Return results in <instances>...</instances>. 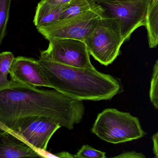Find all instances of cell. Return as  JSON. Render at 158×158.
Returning a JSON list of instances; mask_svg holds the SVG:
<instances>
[{
	"label": "cell",
	"instance_id": "ac0fdd59",
	"mask_svg": "<svg viewBox=\"0 0 158 158\" xmlns=\"http://www.w3.org/2000/svg\"><path fill=\"white\" fill-rule=\"evenodd\" d=\"M110 158H147L144 154L135 151L124 152L120 155Z\"/></svg>",
	"mask_w": 158,
	"mask_h": 158
},
{
	"label": "cell",
	"instance_id": "52a82bcc",
	"mask_svg": "<svg viewBox=\"0 0 158 158\" xmlns=\"http://www.w3.org/2000/svg\"><path fill=\"white\" fill-rule=\"evenodd\" d=\"M61 126L48 118L30 117L19 120L11 128H2L22 138L35 149L46 150L48 143Z\"/></svg>",
	"mask_w": 158,
	"mask_h": 158
},
{
	"label": "cell",
	"instance_id": "ba28073f",
	"mask_svg": "<svg viewBox=\"0 0 158 158\" xmlns=\"http://www.w3.org/2000/svg\"><path fill=\"white\" fill-rule=\"evenodd\" d=\"M49 42L48 48L41 51L40 55L68 66L83 69L93 66L83 42L70 39L53 40Z\"/></svg>",
	"mask_w": 158,
	"mask_h": 158
},
{
	"label": "cell",
	"instance_id": "9c48e42d",
	"mask_svg": "<svg viewBox=\"0 0 158 158\" xmlns=\"http://www.w3.org/2000/svg\"><path fill=\"white\" fill-rule=\"evenodd\" d=\"M11 80L33 87L51 88L44 76L38 60L32 57H15L9 69Z\"/></svg>",
	"mask_w": 158,
	"mask_h": 158
},
{
	"label": "cell",
	"instance_id": "44dd1931",
	"mask_svg": "<svg viewBox=\"0 0 158 158\" xmlns=\"http://www.w3.org/2000/svg\"><path fill=\"white\" fill-rule=\"evenodd\" d=\"M112 1L119 2H135V1H137L138 0H112Z\"/></svg>",
	"mask_w": 158,
	"mask_h": 158
},
{
	"label": "cell",
	"instance_id": "6da1fadb",
	"mask_svg": "<svg viewBox=\"0 0 158 158\" xmlns=\"http://www.w3.org/2000/svg\"><path fill=\"white\" fill-rule=\"evenodd\" d=\"M84 110L82 101L55 90L22 84L0 90V129L11 128L21 119L38 116L71 130L81 122Z\"/></svg>",
	"mask_w": 158,
	"mask_h": 158
},
{
	"label": "cell",
	"instance_id": "3957f363",
	"mask_svg": "<svg viewBox=\"0 0 158 158\" xmlns=\"http://www.w3.org/2000/svg\"><path fill=\"white\" fill-rule=\"evenodd\" d=\"M92 133L101 140L117 144L144 137L139 119L129 112L116 109H106L97 115L91 129Z\"/></svg>",
	"mask_w": 158,
	"mask_h": 158
},
{
	"label": "cell",
	"instance_id": "7c38bea8",
	"mask_svg": "<svg viewBox=\"0 0 158 158\" xmlns=\"http://www.w3.org/2000/svg\"><path fill=\"white\" fill-rule=\"evenodd\" d=\"M144 26L147 30L149 48H156L158 44V0L148 1Z\"/></svg>",
	"mask_w": 158,
	"mask_h": 158
},
{
	"label": "cell",
	"instance_id": "8992f818",
	"mask_svg": "<svg viewBox=\"0 0 158 158\" xmlns=\"http://www.w3.org/2000/svg\"><path fill=\"white\" fill-rule=\"evenodd\" d=\"M104 9L105 15L118 20L124 42L133 32L145 26V19L149 0L119 2L112 0H95Z\"/></svg>",
	"mask_w": 158,
	"mask_h": 158
},
{
	"label": "cell",
	"instance_id": "8fae6325",
	"mask_svg": "<svg viewBox=\"0 0 158 158\" xmlns=\"http://www.w3.org/2000/svg\"><path fill=\"white\" fill-rule=\"evenodd\" d=\"M65 6H54L40 1L37 5L33 19L36 28L46 27L60 19Z\"/></svg>",
	"mask_w": 158,
	"mask_h": 158
},
{
	"label": "cell",
	"instance_id": "d6986e66",
	"mask_svg": "<svg viewBox=\"0 0 158 158\" xmlns=\"http://www.w3.org/2000/svg\"><path fill=\"white\" fill-rule=\"evenodd\" d=\"M54 6H65L70 0H41Z\"/></svg>",
	"mask_w": 158,
	"mask_h": 158
},
{
	"label": "cell",
	"instance_id": "5b68a950",
	"mask_svg": "<svg viewBox=\"0 0 158 158\" xmlns=\"http://www.w3.org/2000/svg\"><path fill=\"white\" fill-rule=\"evenodd\" d=\"M104 15V9L99 6L94 10L58 20L46 27L36 28L38 32L48 41L70 39L83 42L85 38L93 30L99 19Z\"/></svg>",
	"mask_w": 158,
	"mask_h": 158
},
{
	"label": "cell",
	"instance_id": "9a60e30c",
	"mask_svg": "<svg viewBox=\"0 0 158 158\" xmlns=\"http://www.w3.org/2000/svg\"><path fill=\"white\" fill-rule=\"evenodd\" d=\"M12 0H0V47L6 32Z\"/></svg>",
	"mask_w": 158,
	"mask_h": 158
},
{
	"label": "cell",
	"instance_id": "4fadbf2b",
	"mask_svg": "<svg viewBox=\"0 0 158 158\" xmlns=\"http://www.w3.org/2000/svg\"><path fill=\"white\" fill-rule=\"evenodd\" d=\"M99 6L95 0H70L65 6L59 20L94 10Z\"/></svg>",
	"mask_w": 158,
	"mask_h": 158
},
{
	"label": "cell",
	"instance_id": "30bf717a",
	"mask_svg": "<svg viewBox=\"0 0 158 158\" xmlns=\"http://www.w3.org/2000/svg\"><path fill=\"white\" fill-rule=\"evenodd\" d=\"M0 131V158H45L22 138Z\"/></svg>",
	"mask_w": 158,
	"mask_h": 158
},
{
	"label": "cell",
	"instance_id": "2e32d148",
	"mask_svg": "<svg viewBox=\"0 0 158 158\" xmlns=\"http://www.w3.org/2000/svg\"><path fill=\"white\" fill-rule=\"evenodd\" d=\"M158 61L154 65L150 85L149 97L150 101L156 109H158Z\"/></svg>",
	"mask_w": 158,
	"mask_h": 158
},
{
	"label": "cell",
	"instance_id": "7a4b0ae2",
	"mask_svg": "<svg viewBox=\"0 0 158 158\" xmlns=\"http://www.w3.org/2000/svg\"><path fill=\"white\" fill-rule=\"evenodd\" d=\"M38 61L51 88L73 99L110 100L123 90L119 79L99 72L94 66H68L41 55Z\"/></svg>",
	"mask_w": 158,
	"mask_h": 158
},
{
	"label": "cell",
	"instance_id": "ffe728a7",
	"mask_svg": "<svg viewBox=\"0 0 158 158\" xmlns=\"http://www.w3.org/2000/svg\"><path fill=\"white\" fill-rule=\"evenodd\" d=\"M152 139L153 143V153L155 156L158 158V132L153 135Z\"/></svg>",
	"mask_w": 158,
	"mask_h": 158
},
{
	"label": "cell",
	"instance_id": "5bb4252c",
	"mask_svg": "<svg viewBox=\"0 0 158 158\" xmlns=\"http://www.w3.org/2000/svg\"><path fill=\"white\" fill-rule=\"evenodd\" d=\"M15 57L11 52L0 53V90L20 84L7 78L9 68Z\"/></svg>",
	"mask_w": 158,
	"mask_h": 158
},
{
	"label": "cell",
	"instance_id": "277c9868",
	"mask_svg": "<svg viewBox=\"0 0 158 158\" xmlns=\"http://www.w3.org/2000/svg\"><path fill=\"white\" fill-rule=\"evenodd\" d=\"M124 42L118 20L105 13L83 41L90 55L105 66L116 60Z\"/></svg>",
	"mask_w": 158,
	"mask_h": 158
},
{
	"label": "cell",
	"instance_id": "e0dca14e",
	"mask_svg": "<svg viewBox=\"0 0 158 158\" xmlns=\"http://www.w3.org/2000/svg\"><path fill=\"white\" fill-rule=\"evenodd\" d=\"M75 158H107L106 153L95 149L89 145H84L74 155Z\"/></svg>",
	"mask_w": 158,
	"mask_h": 158
},
{
	"label": "cell",
	"instance_id": "7402d4cb",
	"mask_svg": "<svg viewBox=\"0 0 158 158\" xmlns=\"http://www.w3.org/2000/svg\"><path fill=\"white\" fill-rule=\"evenodd\" d=\"M154 158H158L156 157L155 156V157H154Z\"/></svg>",
	"mask_w": 158,
	"mask_h": 158
}]
</instances>
